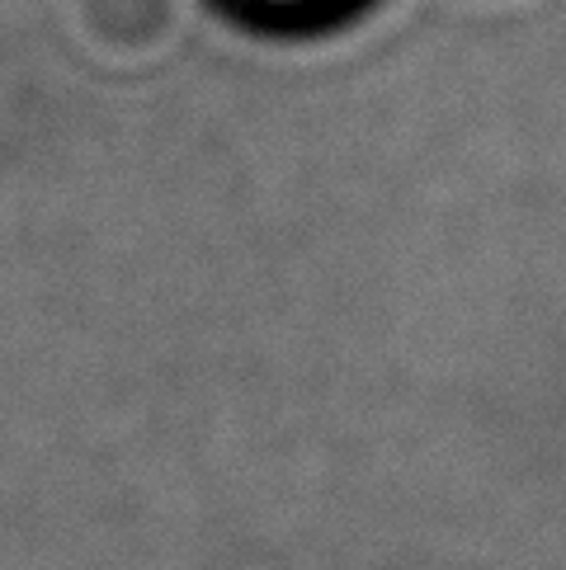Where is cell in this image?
<instances>
[{
	"instance_id": "1",
	"label": "cell",
	"mask_w": 566,
	"mask_h": 570,
	"mask_svg": "<svg viewBox=\"0 0 566 570\" xmlns=\"http://www.w3.org/2000/svg\"><path fill=\"white\" fill-rule=\"evenodd\" d=\"M274 6H312V0H274Z\"/></svg>"
}]
</instances>
